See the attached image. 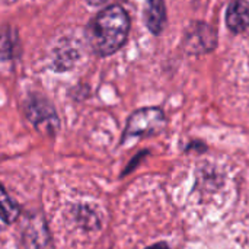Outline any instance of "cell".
I'll return each mask as SVG.
<instances>
[{"mask_svg":"<svg viewBox=\"0 0 249 249\" xmlns=\"http://www.w3.org/2000/svg\"><path fill=\"white\" fill-rule=\"evenodd\" d=\"M130 31V19L127 12L112 4L102 10L92 22L90 42L99 55H109L118 51L127 39Z\"/></svg>","mask_w":249,"mask_h":249,"instance_id":"obj_1","label":"cell"},{"mask_svg":"<svg viewBox=\"0 0 249 249\" xmlns=\"http://www.w3.org/2000/svg\"><path fill=\"white\" fill-rule=\"evenodd\" d=\"M144 22L149 31L159 35L166 23V10L163 0H146L144 3Z\"/></svg>","mask_w":249,"mask_h":249,"instance_id":"obj_4","label":"cell"},{"mask_svg":"<svg viewBox=\"0 0 249 249\" xmlns=\"http://www.w3.org/2000/svg\"><path fill=\"white\" fill-rule=\"evenodd\" d=\"M165 124V115L159 108H142L128 118L123 142L131 137L158 134L163 130Z\"/></svg>","mask_w":249,"mask_h":249,"instance_id":"obj_2","label":"cell"},{"mask_svg":"<svg viewBox=\"0 0 249 249\" xmlns=\"http://www.w3.org/2000/svg\"><path fill=\"white\" fill-rule=\"evenodd\" d=\"M19 206L0 184V220L6 225H10L19 217Z\"/></svg>","mask_w":249,"mask_h":249,"instance_id":"obj_5","label":"cell"},{"mask_svg":"<svg viewBox=\"0 0 249 249\" xmlns=\"http://www.w3.org/2000/svg\"><path fill=\"white\" fill-rule=\"evenodd\" d=\"M109 1H112V0H88V3L92 6H102V4H107Z\"/></svg>","mask_w":249,"mask_h":249,"instance_id":"obj_6","label":"cell"},{"mask_svg":"<svg viewBox=\"0 0 249 249\" xmlns=\"http://www.w3.org/2000/svg\"><path fill=\"white\" fill-rule=\"evenodd\" d=\"M226 25L235 32L241 34L249 28V3L247 0H232L226 10Z\"/></svg>","mask_w":249,"mask_h":249,"instance_id":"obj_3","label":"cell"},{"mask_svg":"<svg viewBox=\"0 0 249 249\" xmlns=\"http://www.w3.org/2000/svg\"><path fill=\"white\" fill-rule=\"evenodd\" d=\"M146 249H171L166 244H163V242H160V244H156V245H152V247H149V248Z\"/></svg>","mask_w":249,"mask_h":249,"instance_id":"obj_7","label":"cell"}]
</instances>
